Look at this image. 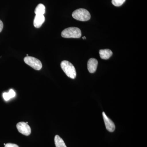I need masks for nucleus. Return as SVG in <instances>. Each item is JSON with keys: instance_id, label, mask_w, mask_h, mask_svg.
<instances>
[{"instance_id": "obj_8", "label": "nucleus", "mask_w": 147, "mask_h": 147, "mask_svg": "<svg viewBox=\"0 0 147 147\" xmlns=\"http://www.w3.org/2000/svg\"><path fill=\"white\" fill-rule=\"evenodd\" d=\"M45 21L44 15H36L34 20V26L37 28H39L42 26Z\"/></svg>"}, {"instance_id": "obj_2", "label": "nucleus", "mask_w": 147, "mask_h": 147, "mask_svg": "<svg viewBox=\"0 0 147 147\" xmlns=\"http://www.w3.org/2000/svg\"><path fill=\"white\" fill-rule=\"evenodd\" d=\"M61 36L65 38H79L82 36V32L79 28L69 27L62 32Z\"/></svg>"}, {"instance_id": "obj_15", "label": "nucleus", "mask_w": 147, "mask_h": 147, "mask_svg": "<svg viewBox=\"0 0 147 147\" xmlns=\"http://www.w3.org/2000/svg\"><path fill=\"white\" fill-rule=\"evenodd\" d=\"M5 147H19V146L18 145L15 144L8 143V144L5 145Z\"/></svg>"}, {"instance_id": "obj_4", "label": "nucleus", "mask_w": 147, "mask_h": 147, "mask_svg": "<svg viewBox=\"0 0 147 147\" xmlns=\"http://www.w3.org/2000/svg\"><path fill=\"white\" fill-rule=\"evenodd\" d=\"M24 61L25 63L35 70H39L42 68V64L41 61L36 58L27 56L24 58Z\"/></svg>"}, {"instance_id": "obj_6", "label": "nucleus", "mask_w": 147, "mask_h": 147, "mask_svg": "<svg viewBox=\"0 0 147 147\" xmlns=\"http://www.w3.org/2000/svg\"><path fill=\"white\" fill-rule=\"evenodd\" d=\"M102 114L106 129L110 132H113L115 129V123L107 117L105 112H102Z\"/></svg>"}, {"instance_id": "obj_16", "label": "nucleus", "mask_w": 147, "mask_h": 147, "mask_svg": "<svg viewBox=\"0 0 147 147\" xmlns=\"http://www.w3.org/2000/svg\"><path fill=\"white\" fill-rule=\"evenodd\" d=\"M3 28V24L2 21L0 20V32L2 31Z\"/></svg>"}, {"instance_id": "obj_11", "label": "nucleus", "mask_w": 147, "mask_h": 147, "mask_svg": "<svg viewBox=\"0 0 147 147\" xmlns=\"http://www.w3.org/2000/svg\"><path fill=\"white\" fill-rule=\"evenodd\" d=\"M55 143L56 147H67L63 140L59 135L55 136Z\"/></svg>"}, {"instance_id": "obj_14", "label": "nucleus", "mask_w": 147, "mask_h": 147, "mask_svg": "<svg viewBox=\"0 0 147 147\" xmlns=\"http://www.w3.org/2000/svg\"><path fill=\"white\" fill-rule=\"evenodd\" d=\"M9 95V96H10V98H12L14 97L15 96L16 93H15V92L13 90H10L9 91V92H8Z\"/></svg>"}, {"instance_id": "obj_10", "label": "nucleus", "mask_w": 147, "mask_h": 147, "mask_svg": "<svg viewBox=\"0 0 147 147\" xmlns=\"http://www.w3.org/2000/svg\"><path fill=\"white\" fill-rule=\"evenodd\" d=\"M36 15H44L45 12V7L42 4L38 5L34 11Z\"/></svg>"}, {"instance_id": "obj_13", "label": "nucleus", "mask_w": 147, "mask_h": 147, "mask_svg": "<svg viewBox=\"0 0 147 147\" xmlns=\"http://www.w3.org/2000/svg\"><path fill=\"white\" fill-rule=\"evenodd\" d=\"M3 97L4 99L6 101L9 100L11 98L7 92H5L3 94Z\"/></svg>"}, {"instance_id": "obj_12", "label": "nucleus", "mask_w": 147, "mask_h": 147, "mask_svg": "<svg viewBox=\"0 0 147 147\" xmlns=\"http://www.w3.org/2000/svg\"><path fill=\"white\" fill-rule=\"evenodd\" d=\"M126 0H112V3L116 7H119L122 5Z\"/></svg>"}, {"instance_id": "obj_17", "label": "nucleus", "mask_w": 147, "mask_h": 147, "mask_svg": "<svg viewBox=\"0 0 147 147\" xmlns=\"http://www.w3.org/2000/svg\"><path fill=\"white\" fill-rule=\"evenodd\" d=\"M83 39H86V37L85 36L83 37Z\"/></svg>"}, {"instance_id": "obj_1", "label": "nucleus", "mask_w": 147, "mask_h": 147, "mask_svg": "<svg viewBox=\"0 0 147 147\" xmlns=\"http://www.w3.org/2000/svg\"><path fill=\"white\" fill-rule=\"evenodd\" d=\"M61 66L67 76L72 79L76 78V73L74 66L67 61H62L61 63Z\"/></svg>"}, {"instance_id": "obj_5", "label": "nucleus", "mask_w": 147, "mask_h": 147, "mask_svg": "<svg viewBox=\"0 0 147 147\" xmlns=\"http://www.w3.org/2000/svg\"><path fill=\"white\" fill-rule=\"evenodd\" d=\"M18 131L26 136H29L31 133V129L28 123L24 122H20L16 124Z\"/></svg>"}, {"instance_id": "obj_3", "label": "nucleus", "mask_w": 147, "mask_h": 147, "mask_svg": "<svg viewBox=\"0 0 147 147\" xmlns=\"http://www.w3.org/2000/svg\"><path fill=\"white\" fill-rule=\"evenodd\" d=\"M72 16L74 19L82 21H88L91 18L88 11L83 8L78 9L74 11Z\"/></svg>"}, {"instance_id": "obj_9", "label": "nucleus", "mask_w": 147, "mask_h": 147, "mask_svg": "<svg viewBox=\"0 0 147 147\" xmlns=\"http://www.w3.org/2000/svg\"><path fill=\"white\" fill-rule=\"evenodd\" d=\"M113 54V52L110 49H104L99 50L100 57L102 59H108L112 56Z\"/></svg>"}, {"instance_id": "obj_7", "label": "nucleus", "mask_w": 147, "mask_h": 147, "mask_svg": "<svg viewBox=\"0 0 147 147\" xmlns=\"http://www.w3.org/2000/svg\"><path fill=\"white\" fill-rule=\"evenodd\" d=\"M98 61L94 58H91L88 62V69L89 72L93 73L95 72L97 69Z\"/></svg>"}]
</instances>
